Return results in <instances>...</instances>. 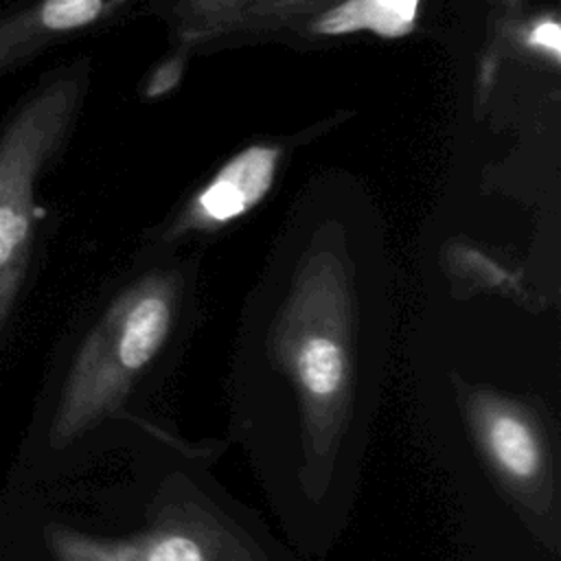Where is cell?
Masks as SVG:
<instances>
[{"label": "cell", "mask_w": 561, "mask_h": 561, "mask_svg": "<svg viewBox=\"0 0 561 561\" xmlns=\"http://www.w3.org/2000/svg\"><path fill=\"white\" fill-rule=\"evenodd\" d=\"M175 280L151 276L121 291L83 335L61 377L42 394L11 471V484L59 473L66 456L110 416L164 346Z\"/></svg>", "instance_id": "1"}, {"label": "cell", "mask_w": 561, "mask_h": 561, "mask_svg": "<svg viewBox=\"0 0 561 561\" xmlns=\"http://www.w3.org/2000/svg\"><path fill=\"white\" fill-rule=\"evenodd\" d=\"M344 280L331 270L311 267L291 294L276 348L300 394L307 430L320 447L346 405L351 386V342Z\"/></svg>", "instance_id": "2"}, {"label": "cell", "mask_w": 561, "mask_h": 561, "mask_svg": "<svg viewBox=\"0 0 561 561\" xmlns=\"http://www.w3.org/2000/svg\"><path fill=\"white\" fill-rule=\"evenodd\" d=\"M57 90L31 96L0 131V346L26 287L35 237V182L61 127Z\"/></svg>", "instance_id": "3"}, {"label": "cell", "mask_w": 561, "mask_h": 561, "mask_svg": "<svg viewBox=\"0 0 561 561\" xmlns=\"http://www.w3.org/2000/svg\"><path fill=\"white\" fill-rule=\"evenodd\" d=\"M471 419L486 458L506 482L530 489L546 478V443L539 425L522 405L493 394H476Z\"/></svg>", "instance_id": "4"}, {"label": "cell", "mask_w": 561, "mask_h": 561, "mask_svg": "<svg viewBox=\"0 0 561 561\" xmlns=\"http://www.w3.org/2000/svg\"><path fill=\"white\" fill-rule=\"evenodd\" d=\"M103 11V0H39L0 18V77L48 37L68 33L94 22Z\"/></svg>", "instance_id": "5"}, {"label": "cell", "mask_w": 561, "mask_h": 561, "mask_svg": "<svg viewBox=\"0 0 561 561\" xmlns=\"http://www.w3.org/2000/svg\"><path fill=\"white\" fill-rule=\"evenodd\" d=\"M276 151L250 147L232 158L217 178L202 191L197 210L206 221L224 224L250 210L270 188Z\"/></svg>", "instance_id": "6"}, {"label": "cell", "mask_w": 561, "mask_h": 561, "mask_svg": "<svg viewBox=\"0 0 561 561\" xmlns=\"http://www.w3.org/2000/svg\"><path fill=\"white\" fill-rule=\"evenodd\" d=\"M419 0H346L329 11L320 22V33H348L370 28L386 37H397L410 31Z\"/></svg>", "instance_id": "7"}, {"label": "cell", "mask_w": 561, "mask_h": 561, "mask_svg": "<svg viewBox=\"0 0 561 561\" xmlns=\"http://www.w3.org/2000/svg\"><path fill=\"white\" fill-rule=\"evenodd\" d=\"M533 46H539V48H546L550 50L554 57H559L561 53V28L557 22H541L533 33H530V39H528Z\"/></svg>", "instance_id": "8"}]
</instances>
